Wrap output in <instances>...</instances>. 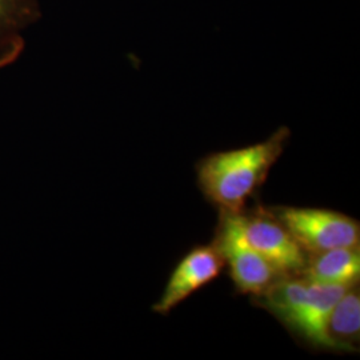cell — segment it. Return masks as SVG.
Instances as JSON below:
<instances>
[{"mask_svg":"<svg viewBox=\"0 0 360 360\" xmlns=\"http://www.w3.org/2000/svg\"><path fill=\"white\" fill-rule=\"evenodd\" d=\"M290 136V129L282 127L264 142L207 155L196 165L200 191L219 211H243L247 199L267 179Z\"/></svg>","mask_w":360,"mask_h":360,"instance_id":"6da1fadb","label":"cell"},{"mask_svg":"<svg viewBox=\"0 0 360 360\" xmlns=\"http://www.w3.org/2000/svg\"><path fill=\"white\" fill-rule=\"evenodd\" d=\"M218 227L212 245L229 267L235 288L245 295L257 296L282 275L248 243L240 212L219 211Z\"/></svg>","mask_w":360,"mask_h":360,"instance_id":"7a4b0ae2","label":"cell"},{"mask_svg":"<svg viewBox=\"0 0 360 360\" xmlns=\"http://www.w3.org/2000/svg\"><path fill=\"white\" fill-rule=\"evenodd\" d=\"M278 219L306 254L340 247H359L360 224L348 215L309 207H271Z\"/></svg>","mask_w":360,"mask_h":360,"instance_id":"3957f363","label":"cell"},{"mask_svg":"<svg viewBox=\"0 0 360 360\" xmlns=\"http://www.w3.org/2000/svg\"><path fill=\"white\" fill-rule=\"evenodd\" d=\"M243 229L248 243L282 276L300 275L307 254L292 235L274 217L270 208L257 207L242 211Z\"/></svg>","mask_w":360,"mask_h":360,"instance_id":"277c9868","label":"cell"},{"mask_svg":"<svg viewBox=\"0 0 360 360\" xmlns=\"http://www.w3.org/2000/svg\"><path fill=\"white\" fill-rule=\"evenodd\" d=\"M223 269L224 262L212 243L193 247L171 272L165 291L153 306V311L167 315L188 296L215 281Z\"/></svg>","mask_w":360,"mask_h":360,"instance_id":"5b68a950","label":"cell"},{"mask_svg":"<svg viewBox=\"0 0 360 360\" xmlns=\"http://www.w3.org/2000/svg\"><path fill=\"white\" fill-rule=\"evenodd\" d=\"M351 285L309 282L307 295L299 311L291 334L299 336L312 347L335 351L327 335V323L336 302Z\"/></svg>","mask_w":360,"mask_h":360,"instance_id":"8992f818","label":"cell"},{"mask_svg":"<svg viewBox=\"0 0 360 360\" xmlns=\"http://www.w3.org/2000/svg\"><path fill=\"white\" fill-rule=\"evenodd\" d=\"M41 18L40 0H0V70L19 60L27 34Z\"/></svg>","mask_w":360,"mask_h":360,"instance_id":"52a82bcc","label":"cell"},{"mask_svg":"<svg viewBox=\"0 0 360 360\" xmlns=\"http://www.w3.org/2000/svg\"><path fill=\"white\" fill-rule=\"evenodd\" d=\"M299 276L309 283L340 285L359 283V247H340L307 254L304 267Z\"/></svg>","mask_w":360,"mask_h":360,"instance_id":"ba28073f","label":"cell"},{"mask_svg":"<svg viewBox=\"0 0 360 360\" xmlns=\"http://www.w3.org/2000/svg\"><path fill=\"white\" fill-rule=\"evenodd\" d=\"M360 331V294L358 283L339 297L327 323V335L335 351L355 352Z\"/></svg>","mask_w":360,"mask_h":360,"instance_id":"9c48e42d","label":"cell"}]
</instances>
